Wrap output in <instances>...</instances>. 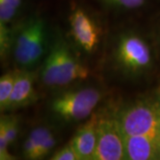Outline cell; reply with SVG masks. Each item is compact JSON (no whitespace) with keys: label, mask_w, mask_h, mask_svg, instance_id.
<instances>
[{"label":"cell","mask_w":160,"mask_h":160,"mask_svg":"<svg viewBox=\"0 0 160 160\" xmlns=\"http://www.w3.org/2000/svg\"><path fill=\"white\" fill-rule=\"evenodd\" d=\"M0 1H3V2H6L7 4L11 5L12 6L15 7V8H19L21 5H22V0H0Z\"/></svg>","instance_id":"obj_18"},{"label":"cell","mask_w":160,"mask_h":160,"mask_svg":"<svg viewBox=\"0 0 160 160\" xmlns=\"http://www.w3.org/2000/svg\"><path fill=\"white\" fill-rule=\"evenodd\" d=\"M71 32L76 42L86 52H92L100 41V29L89 15L81 8H77L69 16Z\"/></svg>","instance_id":"obj_7"},{"label":"cell","mask_w":160,"mask_h":160,"mask_svg":"<svg viewBox=\"0 0 160 160\" xmlns=\"http://www.w3.org/2000/svg\"><path fill=\"white\" fill-rule=\"evenodd\" d=\"M97 115L90 118L76 132L69 142L72 144L79 160H93L97 144Z\"/></svg>","instance_id":"obj_9"},{"label":"cell","mask_w":160,"mask_h":160,"mask_svg":"<svg viewBox=\"0 0 160 160\" xmlns=\"http://www.w3.org/2000/svg\"><path fill=\"white\" fill-rule=\"evenodd\" d=\"M0 130H3L6 133L9 144L15 142L18 135V119L15 117H2L0 122Z\"/></svg>","instance_id":"obj_13"},{"label":"cell","mask_w":160,"mask_h":160,"mask_svg":"<svg viewBox=\"0 0 160 160\" xmlns=\"http://www.w3.org/2000/svg\"><path fill=\"white\" fill-rule=\"evenodd\" d=\"M100 100V92L93 88L69 91L52 101V109L66 121H79L91 116Z\"/></svg>","instance_id":"obj_3"},{"label":"cell","mask_w":160,"mask_h":160,"mask_svg":"<svg viewBox=\"0 0 160 160\" xmlns=\"http://www.w3.org/2000/svg\"><path fill=\"white\" fill-rule=\"evenodd\" d=\"M45 23L41 18H33L27 23L14 45V59L25 68L33 66L42 57L45 46Z\"/></svg>","instance_id":"obj_4"},{"label":"cell","mask_w":160,"mask_h":160,"mask_svg":"<svg viewBox=\"0 0 160 160\" xmlns=\"http://www.w3.org/2000/svg\"><path fill=\"white\" fill-rule=\"evenodd\" d=\"M159 43H160V31H159Z\"/></svg>","instance_id":"obj_19"},{"label":"cell","mask_w":160,"mask_h":160,"mask_svg":"<svg viewBox=\"0 0 160 160\" xmlns=\"http://www.w3.org/2000/svg\"><path fill=\"white\" fill-rule=\"evenodd\" d=\"M159 95H160V89H159Z\"/></svg>","instance_id":"obj_20"},{"label":"cell","mask_w":160,"mask_h":160,"mask_svg":"<svg viewBox=\"0 0 160 160\" xmlns=\"http://www.w3.org/2000/svg\"><path fill=\"white\" fill-rule=\"evenodd\" d=\"M126 159L124 135L118 118H98L97 144L93 160Z\"/></svg>","instance_id":"obj_5"},{"label":"cell","mask_w":160,"mask_h":160,"mask_svg":"<svg viewBox=\"0 0 160 160\" xmlns=\"http://www.w3.org/2000/svg\"><path fill=\"white\" fill-rule=\"evenodd\" d=\"M18 71H9L3 75L0 78V108L1 110L8 109V104Z\"/></svg>","instance_id":"obj_12"},{"label":"cell","mask_w":160,"mask_h":160,"mask_svg":"<svg viewBox=\"0 0 160 160\" xmlns=\"http://www.w3.org/2000/svg\"><path fill=\"white\" fill-rule=\"evenodd\" d=\"M17 8L6 2L0 1V22L7 23L15 16Z\"/></svg>","instance_id":"obj_17"},{"label":"cell","mask_w":160,"mask_h":160,"mask_svg":"<svg viewBox=\"0 0 160 160\" xmlns=\"http://www.w3.org/2000/svg\"><path fill=\"white\" fill-rule=\"evenodd\" d=\"M126 159H160V137L152 135L124 136Z\"/></svg>","instance_id":"obj_8"},{"label":"cell","mask_w":160,"mask_h":160,"mask_svg":"<svg viewBox=\"0 0 160 160\" xmlns=\"http://www.w3.org/2000/svg\"><path fill=\"white\" fill-rule=\"evenodd\" d=\"M51 159L53 160H79V158L77 154L76 150L73 148L72 144L69 142L65 145L62 149L57 150L52 155Z\"/></svg>","instance_id":"obj_15"},{"label":"cell","mask_w":160,"mask_h":160,"mask_svg":"<svg viewBox=\"0 0 160 160\" xmlns=\"http://www.w3.org/2000/svg\"><path fill=\"white\" fill-rule=\"evenodd\" d=\"M55 144H56V139L51 132L43 141V142L41 143V145L38 147V149H37V151L35 152L33 159H41V158H45L46 156H47L51 152L52 149H53Z\"/></svg>","instance_id":"obj_14"},{"label":"cell","mask_w":160,"mask_h":160,"mask_svg":"<svg viewBox=\"0 0 160 160\" xmlns=\"http://www.w3.org/2000/svg\"><path fill=\"white\" fill-rule=\"evenodd\" d=\"M118 118L124 136L160 137V102H137L125 109Z\"/></svg>","instance_id":"obj_2"},{"label":"cell","mask_w":160,"mask_h":160,"mask_svg":"<svg viewBox=\"0 0 160 160\" xmlns=\"http://www.w3.org/2000/svg\"><path fill=\"white\" fill-rule=\"evenodd\" d=\"M35 76L29 72H18L8 109L26 106L35 99Z\"/></svg>","instance_id":"obj_10"},{"label":"cell","mask_w":160,"mask_h":160,"mask_svg":"<svg viewBox=\"0 0 160 160\" xmlns=\"http://www.w3.org/2000/svg\"><path fill=\"white\" fill-rule=\"evenodd\" d=\"M111 6L122 7L126 9H136L145 4L146 0H103Z\"/></svg>","instance_id":"obj_16"},{"label":"cell","mask_w":160,"mask_h":160,"mask_svg":"<svg viewBox=\"0 0 160 160\" xmlns=\"http://www.w3.org/2000/svg\"><path fill=\"white\" fill-rule=\"evenodd\" d=\"M51 132L46 127L39 126L30 132L29 137L24 142L23 146V155L28 159H33L35 152L38 149L41 143L46 139Z\"/></svg>","instance_id":"obj_11"},{"label":"cell","mask_w":160,"mask_h":160,"mask_svg":"<svg viewBox=\"0 0 160 160\" xmlns=\"http://www.w3.org/2000/svg\"><path fill=\"white\" fill-rule=\"evenodd\" d=\"M118 62L130 71H142L152 64V55L146 41L134 35L122 38L117 49Z\"/></svg>","instance_id":"obj_6"},{"label":"cell","mask_w":160,"mask_h":160,"mask_svg":"<svg viewBox=\"0 0 160 160\" xmlns=\"http://www.w3.org/2000/svg\"><path fill=\"white\" fill-rule=\"evenodd\" d=\"M89 70L78 61L62 41L51 48L44 63L41 78L47 86H62L79 79H86Z\"/></svg>","instance_id":"obj_1"}]
</instances>
